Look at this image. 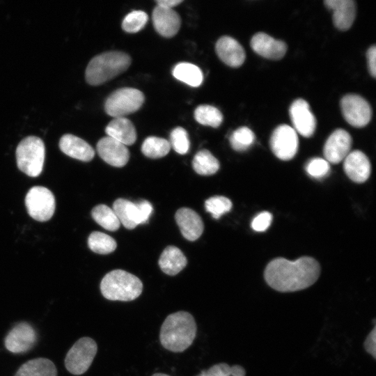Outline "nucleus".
Wrapping results in <instances>:
<instances>
[{
    "instance_id": "nucleus-1",
    "label": "nucleus",
    "mask_w": 376,
    "mask_h": 376,
    "mask_svg": "<svg viewBox=\"0 0 376 376\" xmlns=\"http://www.w3.org/2000/svg\"><path fill=\"white\" fill-rule=\"evenodd\" d=\"M320 266L311 257H301L296 260L278 258L270 261L264 272L266 283L281 292L304 290L318 279Z\"/></svg>"
},
{
    "instance_id": "nucleus-2",
    "label": "nucleus",
    "mask_w": 376,
    "mask_h": 376,
    "mask_svg": "<svg viewBox=\"0 0 376 376\" xmlns=\"http://www.w3.org/2000/svg\"><path fill=\"white\" fill-rule=\"evenodd\" d=\"M197 325L193 315L180 311L169 315L163 322L159 340L162 345L173 352H182L194 342Z\"/></svg>"
},
{
    "instance_id": "nucleus-3",
    "label": "nucleus",
    "mask_w": 376,
    "mask_h": 376,
    "mask_svg": "<svg viewBox=\"0 0 376 376\" xmlns=\"http://www.w3.org/2000/svg\"><path fill=\"white\" fill-rule=\"evenodd\" d=\"M130 64V56L123 52L98 54L90 61L86 67V81L92 86L101 85L124 72Z\"/></svg>"
},
{
    "instance_id": "nucleus-4",
    "label": "nucleus",
    "mask_w": 376,
    "mask_h": 376,
    "mask_svg": "<svg viewBox=\"0 0 376 376\" xmlns=\"http://www.w3.org/2000/svg\"><path fill=\"white\" fill-rule=\"evenodd\" d=\"M100 287L103 297L111 301H132L138 298L143 291L141 281L122 269L107 273L102 279Z\"/></svg>"
},
{
    "instance_id": "nucleus-5",
    "label": "nucleus",
    "mask_w": 376,
    "mask_h": 376,
    "mask_svg": "<svg viewBox=\"0 0 376 376\" xmlns=\"http://www.w3.org/2000/svg\"><path fill=\"white\" fill-rule=\"evenodd\" d=\"M45 147L41 139L29 136L23 139L16 148L18 169L30 177H38L42 172Z\"/></svg>"
},
{
    "instance_id": "nucleus-6",
    "label": "nucleus",
    "mask_w": 376,
    "mask_h": 376,
    "mask_svg": "<svg viewBox=\"0 0 376 376\" xmlns=\"http://www.w3.org/2000/svg\"><path fill=\"white\" fill-rule=\"evenodd\" d=\"M144 100L143 93L136 88H119L107 98L104 110L112 117H123L139 110Z\"/></svg>"
},
{
    "instance_id": "nucleus-7",
    "label": "nucleus",
    "mask_w": 376,
    "mask_h": 376,
    "mask_svg": "<svg viewBox=\"0 0 376 376\" xmlns=\"http://www.w3.org/2000/svg\"><path fill=\"white\" fill-rule=\"evenodd\" d=\"M97 345L90 337L77 340L66 354L64 363L67 370L75 375L85 373L97 354Z\"/></svg>"
},
{
    "instance_id": "nucleus-8",
    "label": "nucleus",
    "mask_w": 376,
    "mask_h": 376,
    "mask_svg": "<svg viewBox=\"0 0 376 376\" xmlns=\"http://www.w3.org/2000/svg\"><path fill=\"white\" fill-rule=\"evenodd\" d=\"M25 205L31 217L38 221H47L54 213L55 198L47 188L35 186L27 192Z\"/></svg>"
},
{
    "instance_id": "nucleus-9",
    "label": "nucleus",
    "mask_w": 376,
    "mask_h": 376,
    "mask_svg": "<svg viewBox=\"0 0 376 376\" xmlns=\"http://www.w3.org/2000/svg\"><path fill=\"white\" fill-rule=\"evenodd\" d=\"M269 145L272 152L279 159L290 160L297 152L299 147L298 136L293 127L288 125H281L273 131Z\"/></svg>"
},
{
    "instance_id": "nucleus-10",
    "label": "nucleus",
    "mask_w": 376,
    "mask_h": 376,
    "mask_svg": "<svg viewBox=\"0 0 376 376\" xmlns=\"http://www.w3.org/2000/svg\"><path fill=\"white\" fill-rule=\"evenodd\" d=\"M340 108L345 120L353 127H365L371 120V107L359 95H345L340 100Z\"/></svg>"
},
{
    "instance_id": "nucleus-11",
    "label": "nucleus",
    "mask_w": 376,
    "mask_h": 376,
    "mask_svg": "<svg viewBox=\"0 0 376 376\" xmlns=\"http://www.w3.org/2000/svg\"><path fill=\"white\" fill-rule=\"evenodd\" d=\"M37 333L31 324L26 322L16 324L4 338L6 348L14 354L24 353L36 343Z\"/></svg>"
},
{
    "instance_id": "nucleus-12",
    "label": "nucleus",
    "mask_w": 376,
    "mask_h": 376,
    "mask_svg": "<svg viewBox=\"0 0 376 376\" xmlns=\"http://www.w3.org/2000/svg\"><path fill=\"white\" fill-rule=\"evenodd\" d=\"M289 114L296 132L306 138L313 135L316 118L305 100L299 98L294 100L290 107Z\"/></svg>"
},
{
    "instance_id": "nucleus-13",
    "label": "nucleus",
    "mask_w": 376,
    "mask_h": 376,
    "mask_svg": "<svg viewBox=\"0 0 376 376\" xmlns=\"http://www.w3.org/2000/svg\"><path fill=\"white\" fill-rule=\"evenodd\" d=\"M350 134L343 129L334 131L327 139L323 154L329 163L338 164L350 153L352 146Z\"/></svg>"
},
{
    "instance_id": "nucleus-14",
    "label": "nucleus",
    "mask_w": 376,
    "mask_h": 376,
    "mask_svg": "<svg viewBox=\"0 0 376 376\" xmlns=\"http://www.w3.org/2000/svg\"><path fill=\"white\" fill-rule=\"evenodd\" d=\"M97 151L104 162L116 167L124 166L130 158L126 146L108 136L99 140Z\"/></svg>"
},
{
    "instance_id": "nucleus-15",
    "label": "nucleus",
    "mask_w": 376,
    "mask_h": 376,
    "mask_svg": "<svg viewBox=\"0 0 376 376\" xmlns=\"http://www.w3.org/2000/svg\"><path fill=\"white\" fill-rule=\"evenodd\" d=\"M251 49L260 56L272 60L282 58L287 51L286 44L265 33H256L250 42Z\"/></svg>"
},
{
    "instance_id": "nucleus-16",
    "label": "nucleus",
    "mask_w": 376,
    "mask_h": 376,
    "mask_svg": "<svg viewBox=\"0 0 376 376\" xmlns=\"http://www.w3.org/2000/svg\"><path fill=\"white\" fill-rule=\"evenodd\" d=\"M153 26L156 31L165 38L174 36L180 29L181 19L173 8L157 6L152 14Z\"/></svg>"
},
{
    "instance_id": "nucleus-17",
    "label": "nucleus",
    "mask_w": 376,
    "mask_h": 376,
    "mask_svg": "<svg viewBox=\"0 0 376 376\" xmlns=\"http://www.w3.org/2000/svg\"><path fill=\"white\" fill-rule=\"evenodd\" d=\"M215 50L219 58L227 65L238 68L246 58L242 46L233 38L224 36L218 39Z\"/></svg>"
},
{
    "instance_id": "nucleus-18",
    "label": "nucleus",
    "mask_w": 376,
    "mask_h": 376,
    "mask_svg": "<svg viewBox=\"0 0 376 376\" xmlns=\"http://www.w3.org/2000/svg\"><path fill=\"white\" fill-rule=\"evenodd\" d=\"M325 6L333 12V22L340 31H347L356 17V3L352 0H325Z\"/></svg>"
},
{
    "instance_id": "nucleus-19",
    "label": "nucleus",
    "mask_w": 376,
    "mask_h": 376,
    "mask_svg": "<svg viewBox=\"0 0 376 376\" xmlns=\"http://www.w3.org/2000/svg\"><path fill=\"white\" fill-rule=\"evenodd\" d=\"M343 161L344 171L352 181L362 183L368 180L371 166L368 158L363 152L359 150L350 152Z\"/></svg>"
},
{
    "instance_id": "nucleus-20",
    "label": "nucleus",
    "mask_w": 376,
    "mask_h": 376,
    "mask_svg": "<svg viewBox=\"0 0 376 376\" xmlns=\"http://www.w3.org/2000/svg\"><path fill=\"white\" fill-rule=\"evenodd\" d=\"M175 218L183 237L187 240L195 241L202 235L203 222L194 210L182 207L176 212Z\"/></svg>"
},
{
    "instance_id": "nucleus-21",
    "label": "nucleus",
    "mask_w": 376,
    "mask_h": 376,
    "mask_svg": "<svg viewBox=\"0 0 376 376\" xmlns=\"http://www.w3.org/2000/svg\"><path fill=\"white\" fill-rule=\"evenodd\" d=\"M59 148L68 156L83 162H89L95 156L94 149L86 141L70 134L61 138Z\"/></svg>"
},
{
    "instance_id": "nucleus-22",
    "label": "nucleus",
    "mask_w": 376,
    "mask_h": 376,
    "mask_svg": "<svg viewBox=\"0 0 376 376\" xmlns=\"http://www.w3.org/2000/svg\"><path fill=\"white\" fill-rule=\"evenodd\" d=\"M105 132L125 146L132 145L136 139V132L133 123L127 118H114L105 128Z\"/></svg>"
},
{
    "instance_id": "nucleus-23",
    "label": "nucleus",
    "mask_w": 376,
    "mask_h": 376,
    "mask_svg": "<svg viewBox=\"0 0 376 376\" xmlns=\"http://www.w3.org/2000/svg\"><path fill=\"white\" fill-rule=\"evenodd\" d=\"M113 210L119 221L127 229H134L141 224L139 207L136 203L125 198H118L113 204Z\"/></svg>"
},
{
    "instance_id": "nucleus-24",
    "label": "nucleus",
    "mask_w": 376,
    "mask_h": 376,
    "mask_svg": "<svg viewBox=\"0 0 376 376\" xmlns=\"http://www.w3.org/2000/svg\"><path fill=\"white\" fill-rule=\"evenodd\" d=\"M187 260L183 253L174 246H167L162 253L159 265L162 271L170 276L181 272L187 265Z\"/></svg>"
},
{
    "instance_id": "nucleus-25",
    "label": "nucleus",
    "mask_w": 376,
    "mask_h": 376,
    "mask_svg": "<svg viewBox=\"0 0 376 376\" xmlns=\"http://www.w3.org/2000/svg\"><path fill=\"white\" fill-rule=\"evenodd\" d=\"M57 369L49 359L39 357L24 363L14 376H57Z\"/></svg>"
},
{
    "instance_id": "nucleus-26",
    "label": "nucleus",
    "mask_w": 376,
    "mask_h": 376,
    "mask_svg": "<svg viewBox=\"0 0 376 376\" xmlns=\"http://www.w3.org/2000/svg\"><path fill=\"white\" fill-rule=\"evenodd\" d=\"M172 74L175 79L193 87L199 86L203 80L201 70L190 63H178L174 66Z\"/></svg>"
},
{
    "instance_id": "nucleus-27",
    "label": "nucleus",
    "mask_w": 376,
    "mask_h": 376,
    "mask_svg": "<svg viewBox=\"0 0 376 376\" xmlns=\"http://www.w3.org/2000/svg\"><path fill=\"white\" fill-rule=\"evenodd\" d=\"M194 170L199 175H211L219 169L217 159L207 150H199L192 160Z\"/></svg>"
},
{
    "instance_id": "nucleus-28",
    "label": "nucleus",
    "mask_w": 376,
    "mask_h": 376,
    "mask_svg": "<svg viewBox=\"0 0 376 376\" xmlns=\"http://www.w3.org/2000/svg\"><path fill=\"white\" fill-rule=\"evenodd\" d=\"M93 219L102 228L110 231L117 230L120 223L113 209L106 205H96L91 211Z\"/></svg>"
},
{
    "instance_id": "nucleus-29",
    "label": "nucleus",
    "mask_w": 376,
    "mask_h": 376,
    "mask_svg": "<svg viewBox=\"0 0 376 376\" xmlns=\"http://www.w3.org/2000/svg\"><path fill=\"white\" fill-rule=\"evenodd\" d=\"M171 149L169 141L165 139L149 136L146 138L142 146L141 152L147 157L152 159L161 158L166 156Z\"/></svg>"
},
{
    "instance_id": "nucleus-30",
    "label": "nucleus",
    "mask_w": 376,
    "mask_h": 376,
    "mask_svg": "<svg viewBox=\"0 0 376 376\" xmlns=\"http://www.w3.org/2000/svg\"><path fill=\"white\" fill-rule=\"evenodd\" d=\"M88 245L90 249L99 254H108L116 249V240L109 235L94 231L88 238Z\"/></svg>"
},
{
    "instance_id": "nucleus-31",
    "label": "nucleus",
    "mask_w": 376,
    "mask_h": 376,
    "mask_svg": "<svg viewBox=\"0 0 376 376\" xmlns=\"http://www.w3.org/2000/svg\"><path fill=\"white\" fill-rule=\"evenodd\" d=\"M194 118L201 125L218 127L223 121V115L215 107L202 104L196 108Z\"/></svg>"
},
{
    "instance_id": "nucleus-32",
    "label": "nucleus",
    "mask_w": 376,
    "mask_h": 376,
    "mask_svg": "<svg viewBox=\"0 0 376 376\" xmlns=\"http://www.w3.org/2000/svg\"><path fill=\"white\" fill-rule=\"evenodd\" d=\"M255 139L253 131L244 126L232 132L229 141L233 150L242 152L249 149L254 143Z\"/></svg>"
},
{
    "instance_id": "nucleus-33",
    "label": "nucleus",
    "mask_w": 376,
    "mask_h": 376,
    "mask_svg": "<svg viewBox=\"0 0 376 376\" xmlns=\"http://www.w3.org/2000/svg\"><path fill=\"white\" fill-rule=\"evenodd\" d=\"M148 20V15L143 10H133L122 22V29L127 33H136L141 30Z\"/></svg>"
},
{
    "instance_id": "nucleus-34",
    "label": "nucleus",
    "mask_w": 376,
    "mask_h": 376,
    "mask_svg": "<svg viewBox=\"0 0 376 376\" xmlns=\"http://www.w3.org/2000/svg\"><path fill=\"white\" fill-rule=\"evenodd\" d=\"M205 207L214 219H218L221 215L231 210L232 203L225 196H217L206 200Z\"/></svg>"
},
{
    "instance_id": "nucleus-35",
    "label": "nucleus",
    "mask_w": 376,
    "mask_h": 376,
    "mask_svg": "<svg viewBox=\"0 0 376 376\" xmlns=\"http://www.w3.org/2000/svg\"><path fill=\"white\" fill-rule=\"evenodd\" d=\"M169 143L176 152L180 155L187 153L190 146L187 132L182 127L174 128L170 134Z\"/></svg>"
},
{
    "instance_id": "nucleus-36",
    "label": "nucleus",
    "mask_w": 376,
    "mask_h": 376,
    "mask_svg": "<svg viewBox=\"0 0 376 376\" xmlns=\"http://www.w3.org/2000/svg\"><path fill=\"white\" fill-rule=\"evenodd\" d=\"M305 170L311 177L321 179L329 173L330 166L326 159L315 157L308 161L305 166Z\"/></svg>"
},
{
    "instance_id": "nucleus-37",
    "label": "nucleus",
    "mask_w": 376,
    "mask_h": 376,
    "mask_svg": "<svg viewBox=\"0 0 376 376\" xmlns=\"http://www.w3.org/2000/svg\"><path fill=\"white\" fill-rule=\"evenodd\" d=\"M272 215L268 212H262L256 215L251 221V226L257 232L265 231L271 225Z\"/></svg>"
},
{
    "instance_id": "nucleus-38",
    "label": "nucleus",
    "mask_w": 376,
    "mask_h": 376,
    "mask_svg": "<svg viewBox=\"0 0 376 376\" xmlns=\"http://www.w3.org/2000/svg\"><path fill=\"white\" fill-rule=\"evenodd\" d=\"M205 376H231L233 367L226 363L213 365L206 370H203Z\"/></svg>"
},
{
    "instance_id": "nucleus-39",
    "label": "nucleus",
    "mask_w": 376,
    "mask_h": 376,
    "mask_svg": "<svg viewBox=\"0 0 376 376\" xmlns=\"http://www.w3.org/2000/svg\"><path fill=\"white\" fill-rule=\"evenodd\" d=\"M136 203L139 210L141 224H145L148 221L152 212V206L149 201L146 200L141 201Z\"/></svg>"
},
{
    "instance_id": "nucleus-40",
    "label": "nucleus",
    "mask_w": 376,
    "mask_h": 376,
    "mask_svg": "<svg viewBox=\"0 0 376 376\" xmlns=\"http://www.w3.org/2000/svg\"><path fill=\"white\" fill-rule=\"evenodd\" d=\"M368 68L370 75L375 78L376 77V47L373 45L368 48L367 53Z\"/></svg>"
},
{
    "instance_id": "nucleus-41",
    "label": "nucleus",
    "mask_w": 376,
    "mask_h": 376,
    "mask_svg": "<svg viewBox=\"0 0 376 376\" xmlns=\"http://www.w3.org/2000/svg\"><path fill=\"white\" fill-rule=\"evenodd\" d=\"M375 327L374 326L372 331L366 337L364 342V348L367 352L375 358Z\"/></svg>"
},
{
    "instance_id": "nucleus-42",
    "label": "nucleus",
    "mask_w": 376,
    "mask_h": 376,
    "mask_svg": "<svg viewBox=\"0 0 376 376\" xmlns=\"http://www.w3.org/2000/svg\"><path fill=\"white\" fill-rule=\"evenodd\" d=\"M182 0H157V6L172 8L174 6L181 3Z\"/></svg>"
},
{
    "instance_id": "nucleus-43",
    "label": "nucleus",
    "mask_w": 376,
    "mask_h": 376,
    "mask_svg": "<svg viewBox=\"0 0 376 376\" xmlns=\"http://www.w3.org/2000/svg\"><path fill=\"white\" fill-rule=\"evenodd\" d=\"M152 376H170V375L164 374V373H157L153 374Z\"/></svg>"
},
{
    "instance_id": "nucleus-44",
    "label": "nucleus",
    "mask_w": 376,
    "mask_h": 376,
    "mask_svg": "<svg viewBox=\"0 0 376 376\" xmlns=\"http://www.w3.org/2000/svg\"><path fill=\"white\" fill-rule=\"evenodd\" d=\"M196 376H205V375H204L203 372L202 371L201 373H199Z\"/></svg>"
},
{
    "instance_id": "nucleus-45",
    "label": "nucleus",
    "mask_w": 376,
    "mask_h": 376,
    "mask_svg": "<svg viewBox=\"0 0 376 376\" xmlns=\"http://www.w3.org/2000/svg\"><path fill=\"white\" fill-rule=\"evenodd\" d=\"M231 376H233V375H231Z\"/></svg>"
}]
</instances>
